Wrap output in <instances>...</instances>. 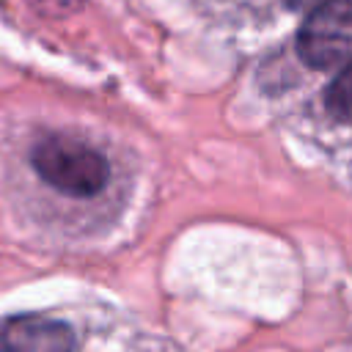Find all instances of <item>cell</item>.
I'll return each mask as SVG.
<instances>
[{
	"instance_id": "cell-1",
	"label": "cell",
	"mask_w": 352,
	"mask_h": 352,
	"mask_svg": "<svg viewBox=\"0 0 352 352\" xmlns=\"http://www.w3.org/2000/svg\"><path fill=\"white\" fill-rule=\"evenodd\" d=\"M30 168L50 190L77 201H91L110 187L107 157L69 132L41 135L30 148Z\"/></svg>"
},
{
	"instance_id": "cell-2",
	"label": "cell",
	"mask_w": 352,
	"mask_h": 352,
	"mask_svg": "<svg viewBox=\"0 0 352 352\" xmlns=\"http://www.w3.org/2000/svg\"><path fill=\"white\" fill-rule=\"evenodd\" d=\"M297 52L322 72L352 63V0H322L311 8L297 36Z\"/></svg>"
},
{
	"instance_id": "cell-3",
	"label": "cell",
	"mask_w": 352,
	"mask_h": 352,
	"mask_svg": "<svg viewBox=\"0 0 352 352\" xmlns=\"http://www.w3.org/2000/svg\"><path fill=\"white\" fill-rule=\"evenodd\" d=\"M0 352H77V341L69 324L28 314L14 316L0 330Z\"/></svg>"
},
{
	"instance_id": "cell-4",
	"label": "cell",
	"mask_w": 352,
	"mask_h": 352,
	"mask_svg": "<svg viewBox=\"0 0 352 352\" xmlns=\"http://www.w3.org/2000/svg\"><path fill=\"white\" fill-rule=\"evenodd\" d=\"M330 116L341 124H352V63H346L324 94Z\"/></svg>"
},
{
	"instance_id": "cell-5",
	"label": "cell",
	"mask_w": 352,
	"mask_h": 352,
	"mask_svg": "<svg viewBox=\"0 0 352 352\" xmlns=\"http://www.w3.org/2000/svg\"><path fill=\"white\" fill-rule=\"evenodd\" d=\"M322 0H286V6H292V8H316Z\"/></svg>"
}]
</instances>
